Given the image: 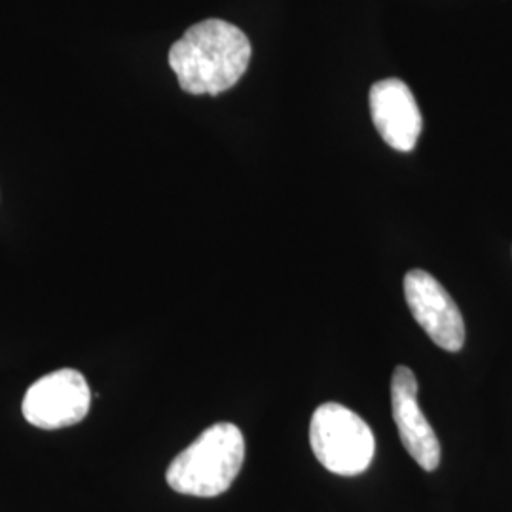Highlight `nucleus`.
<instances>
[{
  "instance_id": "f257e3e1",
  "label": "nucleus",
  "mask_w": 512,
  "mask_h": 512,
  "mask_svg": "<svg viewBox=\"0 0 512 512\" xmlns=\"http://www.w3.org/2000/svg\"><path fill=\"white\" fill-rule=\"evenodd\" d=\"M247 35L228 21L192 25L169 50V67L190 95H220L234 88L251 61Z\"/></svg>"
},
{
  "instance_id": "f03ea898",
  "label": "nucleus",
  "mask_w": 512,
  "mask_h": 512,
  "mask_svg": "<svg viewBox=\"0 0 512 512\" xmlns=\"http://www.w3.org/2000/svg\"><path fill=\"white\" fill-rule=\"evenodd\" d=\"M245 461V437L238 425L222 421L205 429L198 439L167 467L165 480L177 494L217 497L230 490Z\"/></svg>"
},
{
  "instance_id": "7ed1b4c3",
  "label": "nucleus",
  "mask_w": 512,
  "mask_h": 512,
  "mask_svg": "<svg viewBox=\"0 0 512 512\" xmlns=\"http://www.w3.org/2000/svg\"><path fill=\"white\" fill-rule=\"evenodd\" d=\"M313 456L334 475L365 473L376 452L372 429L359 414L344 404H321L310 423Z\"/></svg>"
},
{
  "instance_id": "20e7f679",
  "label": "nucleus",
  "mask_w": 512,
  "mask_h": 512,
  "mask_svg": "<svg viewBox=\"0 0 512 512\" xmlns=\"http://www.w3.org/2000/svg\"><path fill=\"white\" fill-rule=\"evenodd\" d=\"M92 406V391L86 378L74 368H61L42 376L23 397V416L46 431L71 427L84 420Z\"/></svg>"
},
{
  "instance_id": "39448f33",
  "label": "nucleus",
  "mask_w": 512,
  "mask_h": 512,
  "mask_svg": "<svg viewBox=\"0 0 512 512\" xmlns=\"http://www.w3.org/2000/svg\"><path fill=\"white\" fill-rule=\"evenodd\" d=\"M404 298L421 329L439 346L456 353L465 344V323L458 304L425 270L404 275Z\"/></svg>"
},
{
  "instance_id": "423d86ee",
  "label": "nucleus",
  "mask_w": 512,
  "mask_h": 512,
  "mask_svg": "<svg viewBox=\"0 0 512 512\" xmlns=\"http://www.w3.org/2000/svg\"><path fill=\"white\" fill-rule=\"evenodd\" d=\"M391 408L399 437L408 456L423 471H435L440 463V442L418 404V380L408 366H397L391 378Z\"/></svg>"
},
{
  "instance_id": "0eeeda50",
  "label": "nucleus",
  "mask_w": 512,
  "mask_h": 512,
  "mask_svg": "<svg viewBox=\"0 0 512 512\" xmlns=\"http://www.w3.org/2000/svg\"><path fill=\"white\" fill-rule=\"evenodd\" d=\"M370 116L385 143L410 152L420 139L423 120L414 93L399 78H385L370 90Z\"/></svg>"
}]
</instances>
